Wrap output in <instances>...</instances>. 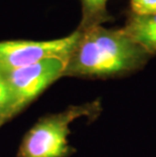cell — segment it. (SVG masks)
I'll return each mask as SVG.
<instances>
[{"mask_svg": "<svg viewBox=\"0 0 156 157\" xmlns=\"http://www.w3.org/2000/svg\"><path fill=\"white\" fill-rule=\"evenodd\" d=\"M151 56L124 29L104 25L80 32L77 44L66 62L64 76L108 79L139 71Z\"/></svg>", "mask_w": 156, "mask_h": 157, "instance_id": "1", "label": "cell"}, {"mask_svg": "<svg viewBox=\"0 0 156 157\" xmlns=\"http://www.w3.org/2000/svg\"><path fill=\"white\" fill-rule=\"evenodd\" d=\"M101 112V101L70 105L62 112L43 117L22 139L17 157H68L74 152L69 145L70 125L77 119H95Z\"/></svg>", "mask_w": 156, "mask_h": 157, "instance_id": "2", "label": "cell"}, {"mask_svg": "<svg viewBox=\"0 0 156 157\" xmlns=\"http://www.w3.org/2000/svg\"><path fill=\"white\" fill-rule=\"evenodd\" d=\"M65 60L49 58L12 71L0 73L10 89L11 105L7 121L22 111L51 84L64 76Z\"/></svg>", "mask_w": 156, "mask_h": 157, "instance_id": "3", "label": "cell"}, {"mask_svg": "<svg viewBox=\"0 0 156 157\" xmlns=\"http://www.w3.org/2000/svg\"><path fill=\"white\" fill-rule=\"evenodd\" d=\"M79 38L80 32L76 29L67 36L50 41L16 40L0 42V73L25 67L49 58L67 61Z\"/></svg>", "mask_w": 156, "mask_h": 157, "instance_id": "4", "label": "cell"}, {"mask_svg": "<svg viewBox=\"0 0 156 157\" xmlns=\"http://www.w3.org/2000/svg\"><path fill=\"white\" fill-rule=\"evenodd\" d=\"M124 32L151 57L156 55V13L138 14L127 9Z\"/></svg>", "mask_w": 156, "mask_h": 157, "instance_id": "5", "label": "cell"}, {"mask_svg": "<svg viewBox=\"0 0 156 157\" xmlns=\"http://www.w3.org/2000/svg\"><path fill=\"white\" fill-rule=\"evenodd\" d=\"M108 0H80L81 21L77 31L84 32L114 21L108 10Z\"/></svg>", "mask_w": 156, "mask_h": 157, "instance_id": "6", "label": "cell"}, {"mask_svg": "<svg viewBox=\"0 0 156 157\" xmlns=\"http://www.w3.org/2000/svg\"><path fill=\"white\" fill-rule=\"evenodd\" d=\"M11 105L10 89L5 78L0 74V126L7 122V116Z\"/></svg>", "mask_w": 156, "mask_h": 157, "instance_id": "7", "label": "cell"}, {"mask_svg": "<svg viewBox=\"0 0 156 157\" xmlns=\"http://www.w3.org/2000/svg\"><path fill=\"white\" fill-rule=\"evenodd\" d=\"M129 10L138 14L156 13V0H130Z\"/></svg>", "mask_w": 156, "mask_h": 157, "instance_id": "8", "label": "cell"}]
</instances>
